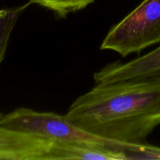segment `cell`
Instances as JSON below:
<instances>
[{
  "mask_svg": "<svg viewBox=\"0 0 160 160\" xmlns=\"http://www.w3.org/2000/svg\"><path fill=\"white\" fill-rule=\"evenodd\" d=\"M66 117L99 137L145 144L147 138L160 126V82L95 84L72 103Z\"/></svg>",
  "mask_w": 160,
  "mask_h": 160,
  "instance_id": "cell-1",
  "label": "cell"
},
{
  "mask_svg": "<svg viewBox=\"0 0 160 160\" xmlns=\"http://www.w3.org/2000/svg\"><path fill=\"white\" fill-rule=\"evenodd\" d=\"M0 127L54 142L92 147L126 154L129 159H160V148L148 144H128L99 137L55 112L18 108L0 115Z\"/></svg>",
  "mask_w": 160,
  "mask_h": 160,
  "instance_id": "cell-2",
  "label": "cell"
},
{
  "mask_svg": "<svg viewBox=\"0 0 160 160\" xmlns=\"http://www.w3.org/2000/svg\"><path fill=\"white\" fill-rule=\"evenodd\" d=\"M157 43H160V0H143L109 30L100 48L126 57Z\"/></svg>",
  "mask_w": 160,
  "mask_h": 160,
  "instance_id": "cell-3",
  "label": "cell"
},
{
  "mask_svg": "<svg viewBox=\"0 0 160 160\" xmlns=\"http://www.w3.org/2000/svg\"><path fill=\"white\" fill-rule=\"evenodd\" d=\"M95 84L128 81L160 82V45L150 52L130 62L107 64L93 75Z\"/></svg>",
  "mask_w": 160,
  "mask_h": 160,
  "instance_id": "cell-4",
  "label": "cell"
},
{
  "mask_svg": "<svg viewBox=\"0 0 160 160\" xmlns=\"http://www.w3.org/2000/svg\"><path fill=\"white\" fill-rule=\"evenodd\" d=\"M54 141L0 127V160H52Z\"/></svg>",
  "mask_w": 160,
  "mask_h": 160,
  "instance_id": "cell-5",
  "label": "cell"
},
{
  "mask_svg": "<svg viewBox=\"0 0 160 160\" xmlns=\"http://www.w3.org/2000/svg\"><path fill=\"white\" fill-rule=\"evenodd\" d=\"M30 4L9 9H0V64L4 59L11 34L19 18Z\"/></svg>",
  "mask_w": 160,
  "mask_h": 160,
  "instance_id": "cell-6",
  "label": "cell"
},
{
  "mask_svg": "<svg viewBox=\"0 0 160 160\" xmlns=\"http://www.w3.org/2000/svg\"><path fill=\"white\" fill-rule=\"evenodd\" d=\"M95 0H30V4H36L50 9L59 17H65L71 12L81 10Z\"/></svg>",
  "mask_w": 160,
  "mask_h": 160,
  "instance_id": "cell-7",
  "label": "cell"
}]
</instances>
